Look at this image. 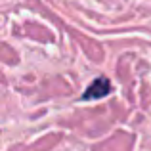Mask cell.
Segmentation results:
<instances>
[{"label":"cell","mask_w":151,"mask_h":151,"mask_svg":"<svg viewBox=\"0 0 151 151\" xmlns=\"http://www.w3.org/2000/svg\"><path fill=\"white\" fill-rule=\"evenodd\" d=\"M107 94H111V81L105 77H98L88 84L82 100H100V98H105Z\"/></svg>","instance_id":"1"}]
</instances>
